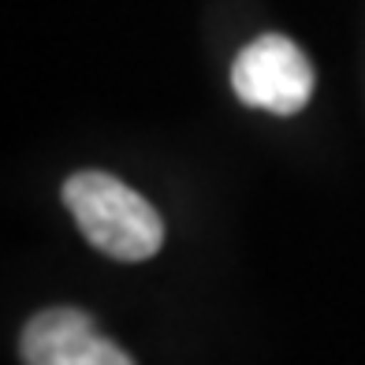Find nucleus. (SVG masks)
Listing matches in <instances>:
<instances>
[{"label":"nucleus","instance_id":"obj_1","mask_svg":"<svg viewBox=\"0 0 365 365\" xmlns=\"http://www.w3.org/2000/svg\"><path fill=\"white\" fill-rule=\"evenodd\" d=\"M63 205L82 235L112 261H149L164 242L160 212L108 172H75L63 182Z\"/></svg>","mask_w":365,"mask_h":365},{"label":"nucleus","instance_id":"obj_2","mask_svg":"<svg viewBox=\"0 0 365 365\" xmlns=\"http://www.w3.org/2000/svg\"><path fill=\"white\" fill-rule=\"evenodd\" d=\"M231 86L250 108L294 115L313 97V63L291 38L264 34L239 53L231 68Z\"/></svg>","mask_w":365,"mask_h":365},{"label":"nucleus","instance_id":"obj_3","mask_svg":"<svg viewBox=\"0 0 365 365\" xmlns=\"http://www.w3.org/2000/svg\"><path fill=\"white\" fill-rule=\"evenodd\" d=\"M23 365H135L123 346L101 336L90 313L56 306L26 321L19 336Z\"/></svg>","mask_w":365,"mask_h":365}]
</instances>
